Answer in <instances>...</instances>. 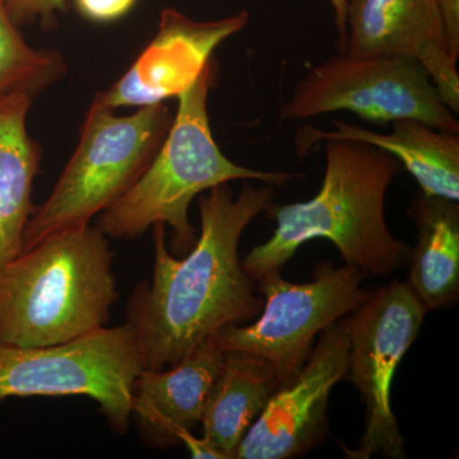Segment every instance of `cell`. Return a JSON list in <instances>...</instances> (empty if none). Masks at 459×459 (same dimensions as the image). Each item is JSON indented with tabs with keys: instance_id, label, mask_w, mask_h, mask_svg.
Listing matches in <instances>:
<instances>
[{
	"instance_id": "obj_1",
	"label": "cell",
	"mask_w": 459,
	"mask_h": 459,
	"mask_svg": "<svg viewBox=\"0 0 459 459\" xmlns=\"http://www.w3.org/2000/svg\"><path fill=\"white\" fill-rule=\"evenodd\" d=\"M228 184L199 198L201 235L184 258L169 252L164 223L152 226V279L135 287L126 307L144 370L170 368L222 328L262 312L263 299L244 270L238 243L247 226L273 204L274 186L246 181L235 195Z\"/></svg>"
},
{
	"instance_id": "obj_2",
	"label": "cell",
	"mask_w": 459,
	"mask_h": 459,
	"mask_svg": "<svg viewBox=\"0 0 459 459\" xmlns=\"http://www.w3.org/2000/svg\"><path fill=\"white\" fill-rule=\"evenodd\" d=\"M325 156L316 195L265 210L276 221L273 235L241 261L255 282L268 272L282 271L299 247L314 238H327L344 264L368 277L409 267L412 247L392 235L385 219V195L403 169L400 161L367 142L349 140L325 141Z\"/></svg>"
},
{
	"instance_id": "obj_3",
	"label": "cell",
	"mask_w": 459,
	"mask_h": 459,
	"mask_svg": "<svg viewBox=\"0 0 459 459\" xmlns=\"http://www.w3.org/2000/svg\"><path fill=\"white\" fill-rule=\"evenodd\" d=\"M114 252L98 226L45 238L0 271V346L66 342L105 327L119 299Z\"/></svg>"
},
{
	"instance_id": "obj_4",
	"label": "cell",
	"mask_w": 459,
	"mask_h": 459,
	"mask_svg": "<svg viewBox=\"0 0 459 459\" xmlns=\"http://www.w3.org/2000/svg\"><path fill=\"white\" fill-rule=\"evenodd\" d=\"M216 81L217 62L212 56L178 96L179 105L170 129L146 171L123 197L100 213L98 228L108 238L134 240L156 223H164L172 230V250L184 256L197 243L188 214L197 195L234 180L285 186L303 178L294 172L246 168L223 155L208 117V95Z\"/></svg>"
},
{
	"instance_id": "obj_5",
	"label": "cell",
	"mask_w": 459,
	"mask_h": 459,
	"mask_svg": "<svg viewBox=\"0 0 459 459\" xmlns=\"http://www.w3.org/2000/svg\"><path fill=\"white\" fill-rule=\"evenodd\" d=\"M174 115L164 104L126 117L90 108L74 156L49 198L33 208L22 252L62 230L89 225L140 179L161 147Z\"/></svg>"
},
{
	"instance_id": "obj_6",
	"label": "cell",
	"mask_w": 459,
	"mask_h": 459,
	"mask_svg": "<svg viewBox=\"0 0 459 459\" xmlns=\"http://www.w3.org/2000/svg\"><path fill=\"white\" fill-rule=\"evenodd\" d=\"M143 370L137 337L126 322L50 346H0V400L89 397L111 430L122 435L131 425L133 388Z\"/></svg>"
},
{
	"instance_id": "obj_7",
	"label": "cell",
	"mask_w": 459,
	"mask_h": 459,
	"mask_svg": "<svg viewBox=\"0 0 459 459\" xmlns=\"http://www.w3.org/2000/svg\"><path fill=\"white\" fill-rule=\"evenodd\" d=\"M365 279L358 268L331 261L320 262L307 283L289 282L281 270L268 272L256 281L264 298L259 319L228 325L211 338L223 352L252 353L270 362L285 385L309 359L316 337L367 300L371 290L362 287Z\"/></svg>"
},
{
	"instance_id": "obj_8",
	"label": "cell",
	"mask_w": 459,
	"mask_h": 459,
	"mask_svg": "<svg viewBox=\"0 0 459 459\" xmlns=\"http://www.w3.org/2000/svg\"><path fill=\"white\" fill-rule=\"evenodd\" d=\"M346 110L371 123L415 119L457 133L455 113L444 104L427 69L406 57L329 56L312 66L280 108L282 122Z\"/></svg>"
},
{
	"instance_id": "obj_9",
	"label": "cell",
	"mask_w": 459,
	"mask_h": 459,
	"mask_svg": "<svg viewBox=\"0 0 459 459\" xmlns=\"http://www.w3.org/2000/svg\"><path fill=\"white\" fill-rule=\"evenodd\" d=\"M427 313L407 282L394 280L370 291L358 309L342 318L350 340L347 377L365 407L358 448L341 446L347 458H406V442L392 409V385Z\"/></svg>"
},
{
	"instance_id": "obj_10",
	"label": "cell",
	"mask_w": 459,
	"mask_h": 459,
	"mask_svg": "<svg viewBox=\"0 0 459 459\" xmlns=\"http://www.w3.org/2000/svg\"><path fill=\"white\" fill-rule=\"evenodd\" d=\"M349 350V333L340 319L320 333L299 373L274 392L234 459L300 457L325 442L329 397L347 377Z\"/></svg>"
},
{
	"instance_id": "obj_11",
	"label": "cell",
	"mask_w": 459,
	"mask_h": 459,
	"mask_svg": "<svg viewBox=\"0 0 459 459\" xmlns=\"http://www.w3.org/2000/svg\"><path fill=\"white\" fill-rule=\"evenodd\" d=\"M249 21L247 11L222 20L198 22L177 9L160 18L159 31L131 68L93 100L95 107L143 108L178 98L201 74L213 51Z\"/></svg>"
},
{
	"instance_id": "obj_12",
	"label": "cell",
	"mask_w": 459,
	"mask_h": 459,
	"mask_svg": "<svg viewBox=\"0 0 459 459\" xmlns=\"http://www.w3.org/2000/svg\"><path fill=\"white\" fill-rule=\"evenodd\" d=\"M343 53L419 62L452 113L459 110V74L437 0H349Z\"/></svg>"
},
{
	"instance_id": "obj_13",
	"label": "cell",
	"mask_w": 459,
	"mask_h": 459,
	"mask_svg": "<svg viewBox=\"0 0 459 459\" xmlns=\"http://www.w3.org/2000/svg\"><path fill=\"white\" fill-rule=\"evenodd\" d=\"M225 352L208 338L178 364L142 371L133 388L131 421L147 446H179L181 434L201 424Z\"/></svg>"
},
{
	"instance_id": "obj_14",
	"label": "cell",
	"mask_w": 459,
	"mask_h": 459,
	"mask_svg": "<svg viewBox=\"0 0 459 459\" xmlns=\"http://www.w3.org/2000/svg\"><path fill=\"white\" fill-rule=\"evenodd\" d=\"M332 124L336 129L331 132L312 126L299 129L295 138L299 156L307 155L319 142H367L395 157L415 178L424 195L459 201L457 133L439 131L415 119L395 120L389 133L370 131L341 120H332Z\"/></svg>"
},
{
	"instance_id": "obj_15",
	"label": "cell",
	"mask_w": 459,
	"mask_h": 459,
	"mask_svg": "<svg viewBox=\"0 0 459 459\" xmlns=\"http://www.w3.org/2000/svg\"><path fill=\"white\" fill-rule=\"evenodd\" d=\"M32 96H0V271L22 253L23 235L35 205L33 180L41 150L27 131Z\"/></svg>"
},
{
	"instance_id": "obj_16",
	"label": "cell",
	"mask_w": 459,
	"mask_h": 459,
	"mask_svg": "<svg viewBox=\"0 0 459 459\" xmlns=\"http://www.w3.org/2000/svg\"><path fill=\"white\" fill-rule=\"evenodd\" d=\"M280 385L270 362L252 353L225 352L201 420L205 442L223 459H234L238 444Z\"/></svg>"
},
{
	"instance_id": "obj_17",
	"label": "cell",
	"mask_w": 459,
	"mask_h": 459,
	"mask_svg": "<svg viewBox=\"0 0 459 459\" xmlns=\"http://www.w3.org/2000/svg\"><path fill=\"white\" fill-rule=\"evenodd\" d=\"M407 214L419 232L407 285L428 312L449 307L459 292L458 202L420 192Z\"/></svg>"
},
{
	"instance_id": "obj_18",
	"label": "cell",
	"mask_w": 459,
	"mask_h": 459,
	"mask_svg": "<svg viewBox=\"0 0 459 459\" xmlns=\"http://www.w3.org/2000/svg\"><path fill=\"white\" fill-rule=\"evenodd\" d=\"M65 57L33 49L0 4V96L25 92L35 98L65 75Z\"/></svg>"
},
{
	"instance_id": "obj_19",
	"label": "cell",
	"mask_w": 459,
	"mask_h": 459,
	"mask_svg": "<svg viewBox=\"0 0 459 459\" xmlns=\"http://www.w3.org/2000/svg\"><path fill=\"white\" fill-rule=\"evenodd\" d=\"M3 7L17 26L40 22L53 29L57 16L66 12L65 0H0Z\"/></svg>"
},
{
	"instance_id": "obj_20",
	"label": "cell",
	"mask_w": 459,
	"mask_h": 459,
	"mask_svg": "<svg viewBox=\"0 0 459 459\" xmlns=\"http://www.w3.org/2000/svg\"><path fill=\"white\" fill-rule=\"evenodd\" d=\"M137 0H74L78 12L93 22H113L126 16Z\"/></svg>"
},
{
	"instance_id": "obj_21",
	"label": "cell",
	"mask_w": 459,
	"mask_h": 459,
	"mask_svg": "<svg viewBox=\"0 0 459 459\" xmlns=\"http://www.w3.org/2000/svg\"><path fill=\"white\" fill-rule=\"evenodd\" d=\"M442 13L449 53L457 62L459 57V0H437Z\"/></svg>"
},
{
	"instance_id": "obj_22",
	"label": "cell",
	"mask_w": 459,
	"mask_h": 459,
	"mask_svg": "<svg viewBox=\"0 0 459 459\" xmlns=\"http://www.w3.org/2000/svg\"><path fill=\"white\" fill-rule=\"evenodd\" d=\"M180 443L186 446L192 458L223 459L222 455L212 446L205 442L204 437H195L192 431H186V433L181 434Z\"/></svg>"
},
{
	"instance_id": "obj_23",
	"label": "cell",
	"mask_w": 459,
	"mask_h": 459,
	"mask_svg": "<svg viewBox=\"0 0 459 459\" xmlns=\"http://www.w3.org/2000/svg\"><path fill=\"white\" fill-rule=\"evenodd\" d=\"M334 12V25H336L338 33L337 47L340 53H343L347 40V7H349V0H328Z\"/></svg>"
},
{
	"instance_id": "obj_24",
	"label": "cell",
	"mask_w": 459,
	"mask_h": 459,
	"mask_svg": "<svg viewBox=\"0 0 459 459\" xmlns=\"http://www.w3.org/2000/svg\"><path fill=\"white\" fill-rule=\"evenodd\" d=\"M0 4H2V3H0Z\"/></svg>"
}]
</instances>
